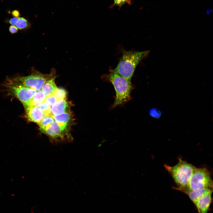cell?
Segmentation results:
<instances>
[{
	"label": "cell",
	"instance_id": "6da1fadb",
	"mask_svg": "<svg viewBox=\"0 0 213 213\" xmlns=\"http://www.w3.org/2000/svg\"><path fill=\"white\" fill-rule=\"evenodd\" d=\"M149 51L123 52L116 67L110 71L117 73L131 82L135 69L141 60L146 57Z\"/></svg>",
	"mask_w": 213,
	"mask_h": 213
},
{
	"label": "cell",
	"instance_id": "7a4b0ae2",
	"mask_svg": "<svg viewBox=\"0 0 213 213\" xmlns=\"http://www.w3.org/2000/svg\"><path fill=\"white\" fill-rule=\"evenodd\" d=\"M105 78L112 83L115 91L116 97L111 106L112 109L125 104L130 99L132 89L131 82L112 72L105 75Z\"/></svg>",
	"mask_w": 213,
	"mask_h": 213
},
{
	"label": "cell",
	"instance_id": "3957f363",
	"mask_svg": "<svg viewBox=\"0 0 213 213\" xmlns=\"http://www.w3.org/2000/svg\"><path fill=\"white\" fill-rule=\"evenodd\" d=\"M164 166L178 186L177 188H183L187 186L196 167L180 158L179 159L178 163L173 166L167 164Z\"/></svg>",
	"mask_w": 213,
	"mask_h": 213
},
{
	"label": "cell",
	"instance_id": "277c9868",
	"mask_svg": "<svg viewBox=\"0 0 213 213\" xmlns=\"http://www.w3.org/2000/svg\"><path fill=\"white\" fill-rule=\"evenodd\" d=\"M213 182L210 173L206 168L195 167L188 184L185 187L176 188L183 192L203 188H212Z\"/></svg>",
	"mask_w": 213,
	"mask_h": 213
},
{
	"label": "cell",
	"instance_id": "5b68a950",
	"mask_svg": "<svg viewBox=\"0 0 213 213\" xmlns=\"http://www.w3.org/2000/svg\"><path fill=\"white\" fill-rule=\"evenodd\" d=\"M4 86L10 94L19 99L24 105L27 106L37 92L36 91L25 86L16 81L13 78L7 80Z\"/></svg>",
	"mask_w": 213,
	"mask_h": 213
},
{
	"label": "cell",
	"instance_id": "8992f818",
	"mask_svg": "<svg viewBox=\"0 0 213 213\" xmlns=\"http://www.w3.org/2000/svg\"><path fill=\"white\" fill-rule=\"evenodd\" d=\"M53 73L44 74L35 71L30 75L19 77L13 79L19 83L38 91L41 89L43 84L53 78Z\"/></svg>",
	"mask_w": 213,
	"mask_h": 213
},
{
	"label": "cell",
	"instance_id": "52a82bcc",
	"mask_svg": "<svg viewBox=\"0 0 213 213\" xmlns=\"http://www.w3.org/2000/svg\"><path fill=\"white\" fill-rule=\"evenodd\" d=\"M24 107L26 117L30 121L38 123L45 115L39 107L28 105Z\"/></svg>",
	"mask_w": 213,
	"mask_h": 213
},
{
	"label": "cell",
	"instance_id": "ba28073f",
	"mask_svg": "<svg viewBox=\"0 0 213 213\" xmlns=\"http://www.w3.org/2000/svg\"><path fill=\"white\" fill-rule=\"evenodd\" d=\"M212 193H208L203 196L194 203L199 213H207L212 201Z\"/></svg>",
	"mask_w": 213,
	"mask_h": 213
},
{
	"label": "cell",
	"instance_id": "9c48e42d",
	"mask_svg": "<svg viewBox=\"0 0 213 213\" xmlns=\"http://www.w3.org/2000/svg\"><path fill=\"white\" fill-rule=\"evenodd\" d=\"M212 188H203L195 190H188L184 191L189 196L194 204L200 197L209 193H212Z\"/></svg>",
	"mask_w": 213,
	"mask_h": 213
},
{
	"label": "cell",
	"instance_id": "30bf717a",
	"mask_svg": "<svg viewBox=\"0 0 213 213\" xmlns=\"http://www.w3.org/2000/svg\"><path fill=\"white\" fill-rule=\"evenodd\" d=\"M68 107L66 99L58 100L51 108V114L57 115L66 112Z\"/></svg>",
	"mask_w": 213,
	"mask_h": 213
},
{
	"label": "cell",
	"instance_id": "8fae6325",
	"mask_svg": "<svg viewBox=\"0 0 213 213\" xmlns=\"http://www.w3.org/2000/svg\"><path fill=\"white\" fill-rule=\"evenodd\" d=\"M57 88L54 82V78L53 77L43 84L41 90L46 97L52 95Z\"/></svg>",
	"mask_w": 213,
	"mask_h": 213
},
{
	"label": "cell",
	"instance_id": "7c38bea8",
	"mask_svg": "<svg viewBox=\"0 0 213 213\" xmlns=\"http://www.w3.org/2000/svg\"><path fill=\"white\" fill-rule=\"evenodd\" d=\"M53 116L55 121L66 131L67 125L70 118V115L69 112H66L59 115Z\"/></svg>",
	"mask_w": 213,
	"mask_h": 213
},
{
	"label": "cell",
	"instance_id": "4fadbf2b",
	"mask_svg": "<svg viewBox=\"0 0 213 213\" xmlns=\"http://www.w3.org/2000/svg\"><path fill=\"white\" fill-rule=\"evenodd\" d=\"M54 120L51 114L45 115L38 123L40 130L43 133L54 122Z\"/></svg>",
	"mask_w": 213,
	"mask_h": 213
},
{
	"label": "cell",
	"instance_id": "5bb4252c",
	"mask_svg": "<svg viewBox=\"0 0 213 213\" xmlns=\"http://www.w3.org/2000/svg\"><path fill=\"white\" fill-rule=\"evenodd\" d=\"M46 97L41 90L38 91L33 97L28 105L39 107L45 101Z\"/></svg>",
	"mask_w": 213,
	"mask_h": 213
},
{
	"label": "cell",
	"instance_id": "9a60e30c",
	"mask_svg": "<svg viewBox=\"0 0 213 213\" xmlns=\"http://www.w3.org/2000/svg\"><path fill=\"white\" fill-rule=\"evenodd\" d=\"M16 27L20 30L27 28L28 26V22L26 19L22 17H18L15 25Z\"/></svg>",
	"mask_w": 213,
	"mask_h": 213
},
{
	"label": "cell",
	"instance_id": "2e32d148",
	"mask_svg": "<svg viewBox=\"0 0 213 213\" xmlns=\"http://www.w3.org/2000/svg\"><path fill=\"white\" fill-rule=\"evenodd\" d=\"M52 94L55 96L57 100L66 99V92L62 88H57Z\"/></svg>",
	"mask_w": 213,
	"mask_h": 213
},
{
	"label": "cell",
	"instance_id": "e0dca14e",
	"mask_svg": "<svg viewBox=\"0 0 213 213\" xmlns=\"http://www.w3.org/2000/svg\"><path fill=\"white\" fill-rule=\"evenodd\" d=\"M39 107L45 115L51 114V106L45 101L43 102Z\"/></svg>",
	"mask_w": 213,
	"mask_h": 213
},
{
	"label": "cell",
	"instance_id": "ac0fdd59",
	"mask_svg": "<svg viewBox=\"0 0 213 213\" xmlns=\"http://www.w3.org/2000/svg\"><path fill=\"white\" fill-rule=\"evenodd\" d=\"M57 101V99L53 94L46 97L45 100L51 107Z\"/></svg>",
	"mask_w": 213,
	"mask_h": 213
},
{
	"label": "cell",
	"instance_id": "d6986e66",
	"mask_svg": "<svg viewBox=\"0 0 213 213\" xmlns=\"http://www.w3.org/2000/svg\"><path fill=\"white\" fill-rule=\"evenodd\" d=\"M114 3L112 7L114 5L117 6L120 8L123 5L128 4L130 5L131 3V0H114Z\"/></svg>",
	"mask_w": 213,
	"mask_h": 213
},
{
	"label": "cell",
	"instance_id": "ffe728a7",
	"mask_svg": "<svg viewBox=\"0 0 213 213\" xmlns=\"http://www.w3.org/2000/svg\"><path fill=\"white\" fill-rule=\"evenodd\" d=\"M150 114L151 116L156 118H159L161 116V113L159 110L154 109L151 110Z\"/></svg>",
	"mask_w": 213,
	"mask_h": 213
},
{
	"label": "cell",
	"instance_id": "44dd1931",
	"mask_svg": "<svg viewBox=\"0 0 213 213\" xmlns=\"http://www.w3.org/2000/svg\"><path fill=\"white\" fill-rule=\"evenodd\" d=\"M9 30L10 33L14 34L17 32L18 28L16 26L14 25H11L9 27Z\"/></svg>",
	"mask_w": 213,
	"mask_h": 213
},
{
	"label": "cell",
	"instance_id": "7402d4cb",
	"mask_svg": "<svg viewBox=\"0 0 213 213\" xmlns=\"http://www.w3.org/2000/svg\"><path fill=\"white\" fill-rule=\"evenodd\" d=\"M18 20V17H14L10 19L9 22L12 25H15Z\"/></svg>",
	"mask_w": 213,
	"mask_h": 213
},
{
	"label": "cell",
	"instance_id": "603a6c76",
	"mask_svg": "<svg viewBox=\"0 0 213 213\" xmlns=\"http://www.w3.org/2000/svg\"><path fill=\"white\" fill-rule=\"evenodd\" d=\"M12 14L14 17H18L19 16V12L18 11L16 10L13 11L12 12Z\"/></svg>",
	"mask_w": 213,
	"mask_h": 213
},
{
	"label": "cell",
	"instance_id": "cb8c5ba5",
	"mask_svg": "<svg viewBox=\"0 0 213 213\" xmlns=\"http://www.w3.org/2000/svg\"><path fill=\"white\" fill-rule=\"evenodd\" d=\"M206 12H207V14H209L211 12V10H210V9L207 10Z\"/></svg>",
	"mask_w": 213,
	"mask_h": 213
}]
</instances>
